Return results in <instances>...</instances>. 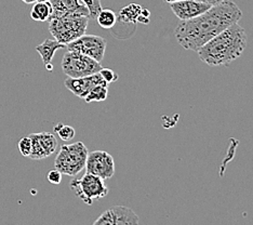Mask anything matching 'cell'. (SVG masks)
<instances>
[{
  "label": "cell",
  "mask_w": 253,
  "mask_h": 225,
  "mask_svg": "<svg viewBox=\"0 0 253 225\" xmlns=\"http://www.w3.org/2000/svg\"><path fill=\"white\" fill-rule=\"evenodd\" d=\"M241 16L243 12L237 4L224 0L192 20L181 21L174 31L175 38L184 49L197 52L216 35L238 23Z\"/></svg>",
  "instance_id": "1"
},
{
  "label": "cell",
  "mask_w": 253,
  "mask_h": 225,
  "mask_svg": "<svg viewBox=\"0 0 253 225\" xmlns=\"http://www.w3.org/2000/svg\"><path fill=\"white\" fill-rule=\"evenodd\" d=\"M247 44L248 37L245 28L235 23L209 40L197 52L199 59L210 66L228 65L244 53Z\"/></svg>",
  "instance_id": "2"
},
{
  "label": "cell",
  "mask_w": 253,
  "mask_h": 225,
  "mask_svg": "<svg viewBox=\"0 0 253 225\" xmlns=\"http://www.w3.org/2000/svg\"><path fill=\"white\" fill-rule=\"evenodd\" d=\"M90 17L72 14L49 21V32L56 42L67 45L87 32Z\"/></svg>",
  "instance_id": "3"
},
{
  "label": "cell",
  "mask_w": 253,
  "mask_h": 225,
  "mask_svg": "<svg viewBox=\"0 0 253 225\" xmlns=\"http://www.w3.org/2000/svg\"><path fill=\"white\" fill-rule=\"evenodd\" d=\"M88 148L83 142L62 145L54 160V168L62 175L76 177L85 167Z\"/></svg>",
  "instance_id": "4"
},
{
  "label": "cell",
  "mask_w": 253,
  "mask_h": 225,
  "mask_svg": "<svg viewBox=\"0 0 253 225\" xmlns=\"http://www.w3.org/2000/svg\"><path fill=\"white\" fill-rule=\"evenodd\" d=\"M70 186L77 197L88 206L93 204L94 200H100L108 195L105 180L88 172H85L83 178L71 181Z\"/></svg>",
  "instance_id": "5"
},
{
  "label": "cell",
  "mask_w": 253,
  "mask_h": 225,
  "mask_svg": "<svg viewBox=\"0 0 253 225\" xmlns=\"http://www.w3.org/2000/svg\"><path fill=\"white\" fill-rule=\"evenodd\" d=\"M102 65L91 57L75 51H67L62 59V71L70 78H82L99 73Z\"/></svg>",
  "instance_id": "6"
},
{
  "label": "cell",
  "mask_w": 253,
  "mask_h": 225,
  "mask_svg": "<svg viewBox=\"0 0 253 225\" xmlns=\"http://www.w3.org/2000/svg\"><path fill=\"white\" fill-rule=\"evenodd\" d=\"M67 51L87 55L97 62L103 61L106 51V40L97 35H83L66 45Z\"/></svg>",
  "instance_id": "7"
},
{
  "label": "cell",
  "mask_w": 253,
  "mask_h": 225,
  "mask_svg": "<svg viewBox=\"0 0 253 225\" xmlns=\"http://www.w3.org/2000/svg\"><path fill=\"white\" fill-rule=\"evenodd\" d=\"M85 171L108 180L115 175V160L113 156L105 151H94L88 154L85 161Z\"/></svg>",
  "instance_id": "8"
},
{
  "label": "cell",
  "mask_w": 253,
  "mask_h": 225,
  "mask_svg": "<svg viewBox=\"0 0 253 225\" xmlns=\"http://www.w3.org/2000/svg\"><path fill=\"white\" fill-rule=\"evenodd\" d=\"M32 140V152L30 158L42 160L52 155L57 147V140L50 132H39L30 135Z\"/></svg>",
  "instance_id": "9"
},
{
  "label": "cell",
  "mask_w": 253,
  "mask_h": 225,
  "mask_svg": "<svg viewBox=\"0 0 253 225\" xmlns=\"http://www.w3.org/2000/svg\"><path fill=\"white\" fill-rule=\"evenodd\" d=\"M106 84L104 79L102 78L100 73H96L93 75H90L87 77L82 78H66L64 85L66 88L70 90L73 94L80 97V99H84L88 95L91 89H93L95 86Z\"/></svg>",
  "instance_id": "10"
},
{
  "label": "cell",
  "mask_w": 253,
  "mask_h": 225,
  "mask_svg": "<svg viewBox=\"0 0 253 225\" xmlns=\"http://www.w3.org/2000/svg\"><path fill=\"white\" fill-rule=\"evenodd\" d=\"M50 3L52 7V14L50 16V20L72 14L90 17L89 9L82 0H50Z\"/></svg>",
  "instance_id": "11"
},
{
  "label": "cell",
  "mask_w": 253,
  "mask_h": 225,
  "mask_svg": "<svg viewBox=\"0 0 253 225\" xmlns=\"http://www.w3.org/2000/svg\"><path fill=\"white\" fill-rule=\"evenodd\" d=\"M170 8L180 21H188L205 13L211 7L209 4L196 1V0H181V1L170 3Z\"/></svg>",
  "instance_id": "12"
},
{
  "label": "cell",
  "mask_w": 253,
  "mask_h": 225,
  "mask_svg": "<svg viewBox=\"0 0 253 225\" xmlns=\"http://www.w3.org/2000/svg\"><path fill=\"white\" fill-rule=\"evenodd\" d=\"M66 48L65 45H63L59 42H56L55 39H45L44 42L39 44L36 47V51L42 56V60L43 62L44 66L47 67L49 72H52L53 65H52V60L55 54V52L60 49Z\"/></svg>",
  "instance_id": "13"
},
{
  "label": "cell",
  "mask_w": 253,
  "mask_h": 225,
  "mask_svg": "<svg viewBox=\"0 0 253 225\" xmlns=\"http://www.w3.org/2000/svg\"><path fill=\"white\" fill-rule=\"evenodd\" d=\"M51 14H52V7L50 1H36L31 10V17L37 22L49 21Z\"/></svg>",
  "instance_id": "14"
},
{
  "label": "cell",
  "mask_w": 253,
  "mask_h": 225,
  "mask_svg": "<svg viewBox=\"0 0 253 225\" xmlns=\"http://www.w3.org/2000/svg\"><path fill=\"white\" fill-rule=\"evenodd\" d=\"M143 8L140 4L131 3L123 8L119 12V21L123 23H139Z\"/></svg>",
  "instance_id": "15"
},
{
  "label": "cell",
  "mask_w": 253,
  "mask_h": 225,
  "mask_svg": "<svg viewBox=\"0 0 253 225\" xmlns=\"http://www.w3.org/2000/svg\"><path fill=\"white\" fill-rule=\"evenodd\" d=\"M116 207L119 216L118 225H139V217L131 208L126 206Z\"/></svg>",
  "instance_id": "16"
},
{
  "label": "cell",
  "mask_w": 253,
  "mask_h": 225,
  "mask_svg": "<svg viewBox=\"0 0 253 225\" xmlns=\"http://www.w3.org/2000/svg\"><path fill=\"white\" fill-rule=\"evenodd\" d=\"M108 97V85L107 84H101L95 86L93 89L88 93V95L84 97V101L87 103L92 102H102L105 101Z\"/></svg>",
  "instance_id": "17"
},
{
  "label": "cell",
  "mask_w": 253,
  "mask_h": 225,
  "mask_svg": "<svg viewBox=\"0 0 253 225\" xmlns=\"http://www.w3.org/2000/svg\"><path fill=\"white\" fill-rule=\"evenodd\" d=\"M97 24H99L102 28H112L117 22V15L111 9H102L99 14H97L96 19Z\"/></svg>",
  "instance_id": "18"
},
{
  "label": "cell",
  "mask_w": 253,
  "mask_h": 225,
  "mask_svg": "<svg viewBox=\"0 0 253 225\" xmlns=\"http://www.w3.org/2000/svg\"><path fill=\"white\" fill-rule=\"evenodd\" d=\"M119 216L117 211V207H112L105 210L102 215L96 219L93 225H118Z\"/></svg>",
  "instance_id": "19"
},
{
  "label": "cell",
  "mask_w": 253,
  "mask_h": 225,
  "mask_svg": "<svg viewBox=\"0 0 253 225\" xmlns=\"http://www.w3.org/2000/svg\"><path fill=\"white\" fill-rule=\"evenodd\" d=\"M55 134L60 136L63 141H71L76 135V131L71 126L63 125V124H56L54 126Z\"/></svg>",
  "instance_id": "20"
},
{
  "label": "cell",
  "mask_w": 253,
  "mask_h": 225,
  "mask_svg": "<svg viewBox=\"0 0 253 225\" xmlns=\"http://www.w3.org/2000/svg\"><path fill=\"white\" fill-rule=\"evenodd\" d=\"M82 1L87 5L90 12V19L95 20L97 14L103 9L101 4V0H82Z\"/></svg>",
  "instance_id": "21"
},
{
  "label": "cell",
  "mask_w": 253,
  "mask_h": 225,
  "mask_svg": "<svg viewBox=\"0 0 253 225\" xmlns=\"http://www.w3.org/2000/svg\"><path fill=\"white\" fill-rule=\"evenodd\" d=\"M19 149L24 157H30L32 152V140L30 135L21 138L19 142Z\"/></svg>",
  "instance_id": "22"
},
{
  "label": "cell",
  "mask_w": 253,
  "mask_h": 225,
  "mask_svg": "<svg viewBox=\"0 0 253 225\" xmlns=\"http://www.w3.org/2000/svg\"><path fill=\"white\" fill-rule=\"evenodd\" d=\"M100 75L102 76V78L104 79V82L108 85V84H112L115 83L118 80V74L115 73L113 69L111 68H104L102 67L101 71L99 72Z\"/></svg>",
  "instance_id": "23"
},
{
  "label": "cell",
  "mask_w": 253,
  "mask_h": 225,
  "mask_svg": "<svg viewBox=\"0 0 253 225\" xmlns=\"http://www.w3.org/2000/svg\"><path fill=\"white\" fill-rule=\"evenodd\" d=\"M48 181L52 184H60L62 181V173L55 168L50 170L48 173Z\"/></svg>",
  "instance_id": "24"
},
{
  "label": "cell",
  "mask_w": 253,
  "mask_h": 225,
  "mask_svg": "<svg viewBox=\"0 0 253 225\" xmlns=\"http://www.w3.org/2000/svg\"><path fill=\"white\" fill-rule=\"evenodd\" d=\"M196 1L203 2V3H206V4H209L210 7H214V5L220 4L221 2H223L224 0H196Z\"/></svg>",
  "instance_id": "25"
},
{
  "label": "cell",
  "mask_w": 253,
  "mask_h": 225,
  "mask_svg": "<svg viewBox=\"0 0 253 225\" xmlns=\"http://www.w3.org/2000/svg\"><path fill=\"white\" fill-rule=\"evenodd\" d=\"M22 1L27 3V4H32V3H35L37 0H22Z\"/></svg>",
  "instance_id": "26"
},
{
  "label": "cell",
  "mask_w": 253,
  "mask_h": 225,
  "mask_svg": "<svg viewBox=\"0 0 253 225\" xmlns=\"http://www.w3.org/2000/svg\"><path fill=\"white\" fill-rule=\"evenodd\" d=\"M165 2H168V3H172V2H176V1H181V0H164Z\"/></svg>",
  "instance_id": "27"
},
{
  "label": "cell",
  "mask_w": 253,
  "mask_h": 225,
  "mask_svg": "<svg viewBox=\"0 0 253 225\" xmlns=\"http://www.w3.org/2000/svg\"><path fill=\"white\" fill-rule=\"evenodd\" d=\"M37 1H50V0H37Z\"/></svg>",
  "instance_id": "28"
}]
</instances>
